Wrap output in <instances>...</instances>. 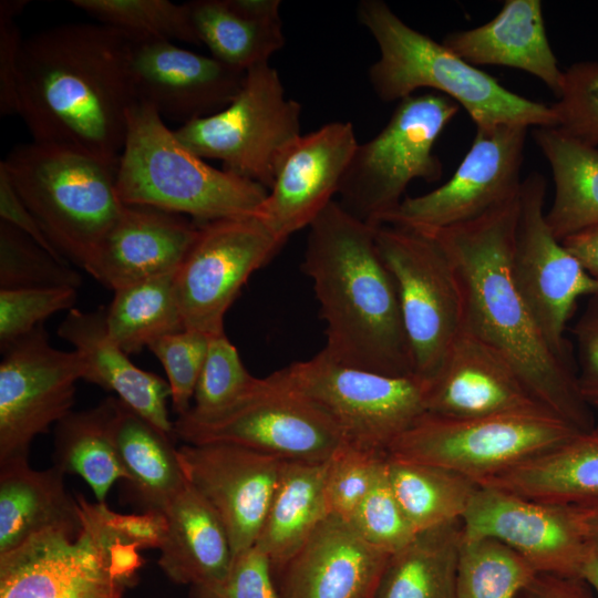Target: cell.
<instances>
[{
	"mask_svg": "<svg viewBox=\"0 0 598 598\" xmlns=\"http://www.w3.org/2000/svg\"><path fill=\"white\" fill-rule=\"evenodd\" d=\"M132 39L102 23H66L23 40L18 115L32 141L117 164L137 102Z\"/></svg>",
	"mask_w": 598,
	"mask_h": 598,
	"instance_id": "cell-1",
	"label": "cell"
},
{
	"mask_svg": "<svg viewBox=\"0 0 598 598\" xmlns=\"http://www.w3.org/2000/svg\"><path fill=\"white\" fill-rule=\"evenodd\" d=\"M518 196L473 220L422 231L439 241L455 269L462 329L504 354L548 411L586 432L596 421L580 395L576 373L550 350L515 282L512 251Z\"/></svg>",
	"mask_w": 598,
	"mask_h": 598,
	"instance_id": "cell-2",
	"label": "cell"
},
{
	"mask_svg": "<svg viewBox=\"0 0 598 598\" xmlns=\"http://www.w3.org/2000/svg\"><path fill=\"white\" fill-rule=\"evenodd\" d=\"M302 269L327 324L324 354L348 367L415 377L396 287L374 226L332 200L309 226Z\"/></svg>",
	"mask_w": 598,
	"mask_h": 598,
	"instance_id": "cell-3",
	"label": "cell"
},
{
	"mask_svg": "<svg viewBox=\"0 0 598 598\" xmlns=\"http://www.w3.org/2000/svg\"><path fill=\"white\" fill-rule=\"evenodd\" d=\"M357 17L379 47L380 56L368 76L381 101L400 102L420 89H431L462 106L476 128L556 127L550 106L507 90L443 43L411 28L384 1H360Z\"/></svg>",
	"mask_w": 598,
	"mask_h": 598,
	"instance_id": "cell-4",
	"label": "cell"
},
{
	"mask_svg": "<svg viewBox=\"0 0 598 598\" xmlns=\"http://www.w3.org/2000/svg\"><path fill=\"white\" fill-rule=\"evenodd\" d=\"M116 189L123 204L188 215L197 221L252 216L268 195L264 186L207 164L152 105L142 102L127 114Z\"/></svg>",
	"mask_w": 598,
	"mask_h": 598,
	"instance_id": "cell-5",
	"label": "cell"
},
{
	"mask_svg": "<svg viewBox=\"0 0 598 598\" xmlns=\"http://www.w3.org/2000/svg\"><path fill=\"white\" fill-rule=\"evenodd\" d=\"M117 164L32 141L0 166L56 251L84 269L124 205Z\"/></svg>",
	"mask_w": 598,
	"mask_h": 598,
	"instance_id": "cell-6",
	"label": "cell"
},
{
	"mask_svg": "<svg viewBox=\"0 0 598 598\" xmlns=\"http://www.w3.org/2000/svg\"><path fill=\"white\" fill-rule=\"evenodd\" d=\"M460 105L436 92L401 100L386 125L359 144L339 188L338 202L354 217L377 227L403 200L416 178L442 177L443 164L434 145Z\"/></svg>",
	"mask_w": 598,
	"mask_h": 598,
	"instance_id": "cell-7",
	"label": "cell"
},
{
	"mask_svg": "<svg viewBox=\"0 0 598 598\" xmlns=\"http://www.w3.org/2000/svg\"><path fill=\"white\" fill-rule=\"evenodd\" d=\"M185 444H231L280 461L322 463L346 442L331 417L288 384L278 371L225 410L198 415L190 410L173 422Z\"/></svg>",
	"mask_w": 598,
	"mask_h": 598,
	"instance_id": "cell-8",
	"label": "cell"
},
{
	"mask_svg": "<svg viewBox=\"0 0 598 598\" xmlns=\"http://www.w3.org/2000/svg\"><path fill=\"white\" fill-rule=\"evenodd\" d=\"M578 433L548 411L467 419L425 412L386 454L441 466L480 484Z\"/></svg>",
	"mask_w": 598,
	"mask_h": 598,
	"instance_id": "cell-9",
	"label": "cell"
},
{
	"mask_svg": "<svg viewBox=\"0 0 598 598\" xmlns=\"http://www.w3.org/2000/svg\"><path fill=\"white\" fill-rule=\"evenodd\" d=\"M301 105L286 97L269 62L246 71L243 86L221 111L174 130L202 158L218 159L223 169L270 189L277 168L300 133Z\"/></svg>",
	"mask_w": 598,
	"mask_h": 598,
	"instance_id": "cell-10",
	"label": "cell"
},
{
	"mask_svg": "<svg viewBox=\"0 0 598 598\" xmlns=\"http://www.w3.org/2000/svg\"><path fill=\"white\" fill-rule=\"evenodd\" d=\"M375 243L396 287L414 375L427 383L462 329L455 269L429 233L380 225Z\"/></svg>",
	"mask_w": 598,
	"mask_h": 598,
	"instance_id": "cell-11",
	"label": "cell"
},
{
	"mask_svg": "<svg viewBox=\"0 0 598 598\" xmlns=\"http://www.w3.org/2000/svg\"><path fill=\"white\" fill-rule=\"evenodd\" d=\"M278 373L331 417L346 442L364 448L386 453L426 412L425 381L348 367L322 351Z\"/></svg>",
	"mask_w": 598,
	"mask_h": 598,
	"instance_id": "cell-12",
	"label": "cell"
},
{
	"mask_svg": "<svg viewBox=\"0 0 598 598\" xmlns=\"http://www.w3.org/2000/svg\"><path fill=\"white\" fill-rule=\"evenodd\" d=\"M82 529L45 530L0 555V598H123L112 563L114 540L95 503L76 495Z\"/></svg>",
	"mask_w": 598,
	"mask_h": 598,
	"instance_id": "cell-13",
	"label": "cell"
},
{
	"mask_svg": "<svg viewBox=\"0 0 598 598\" xmlns=\"http://www.w3.org/2000/svg\"><path fill=\"white\" fill-rule=\"evenodd\" d=\"M546 179L528 174L518 196L512 267L522 297L550 350L570 364L567 323L581 297L598 293V279L558 240L544 210Z\"/></svg>",
	"mask_w": 598,
	"mask_h": 598,
	"instance_id": "cell-14",
	"label": "cell"
},
{
	"mask_svg": "<svg viewBox=\"0 0 598 598\" xmlns=\"http://www.w3.org/2000/svg\"><path fill=\"white\" fill-rule=\"evenodd\" d=\"M174 275L185 329L224 333V318L248 278L283 245L256 216L197 221Z\"/></svg>",
	"mask_w": 598,
	"mask_h": 598,
	"instance_id": "cell-15",
	"label": "cell"
},
{
	"mask_svg": "<svg viewBox=\"0 0 598 598\" xmlns=\"http://www.w3.org/2000/svg\"><path fill=\"white\" fill-rule=\"evenodd\" d=\"M0 362V463L28 457L33 440L72 411L83 362L76 351L54 348L43 326L2 352Z\"/></svg>",
	"mask_w": 598,
	"mask_h": 598,
	"instance_id": "cell-16",
	"label": "cell"
},
{
	"mask_svg": "<svg viewBox=\"0 0 598 598\" xmlns=\"http://www.w3.org/2000/svg\"><path fill=\"white\" fill-rule=\"evenodd\" d=\"M528 128L509 124L476 128L452 177L430 193L404 197L380 225L444 229L473 220L517 196Z\"/></svg>",
	"mask_w": 598,
	"mask_h": 598,
	"instance_id": "cell-17",
	"label": "cell"
},
{
	"mask_svg": "<svg viewBox=\"0 0 598 598\" xmlns=\"http://www.w3.org/2000/svg\"><path fill=\"white\" fill-rule=\"evenodd\" d=\"M462 524L465 539H495L538 574L579 578L582 534L575 506L542 503L480 485Z\"/></svg>",
	"mask_w": 598,
	"mask_h": 598,
	"instance_id": "cell-18",
	"label": "cell"
},
{
	"mask_svg": "<svg viewBox=\"0 0 598 598\" xmlns=\"http://www.w3.org/2000/svg\"><path fill=\"white\" fill-rule=\"evenodd\" d=\"M177 455L187 483L221 520L234 556L255 546L281 466L280 460L231 444H183Z\"/></svg>",
	"mask_w": 598,
	"mask_h": 598,
	"instance_id": "cell-19",
	"label": "cell"
},
{
	"mask_svg": "<svg viewBox=\"0 0 598 598\" xmlns=\"http://www.w3.org/2000/svg\"><path fill=\"white\" fill-rule=\"evenodd\" d=\"M131 75L137 102L184 125L225 109L240 91L246 71L172 41L132 39Z\"/></svg>",
	"mask_w": 598,
	"mask_h": 598,
	"instance_id": "cell-20",
	"label": "cell"
},
{
	"mask_svg": "<svg viewBox=\"0 0 598 598\" xmlns=\"http://www.w3.org/2000/svg\"><path fill=\"white\" fill-rule=\"evenodd\" d=\"M358 145L350 122H330L299 136L254 216L285 244L333 200Z\"/></svg>",
	"mask_w": 598,
	"mask_h": 598,
	"instance_id": "cell-21",
	"label": "cell"
},
{
	"mask_svg": "<svg viewBox=\"0 0 598 598\" xmlns=\"http://www.w3.org/2000/svg\"><path fill=\"white\" fill-rule=\"evenodd\" d=\"M425 408L457 419L548 411L504 354L463 329L427 382Z\"/></svg>",
	"mask_w": 598,
	"mask_h": 598,
	"instance_id": "cell-22",
	"label": "cell"
},
{
	"mask_svg": "<svg viewBox=\"0 0 598 598\" xmlns=\"http://www.w3.org/2000/svg\"><path fill=\"white\" fill-rule=\"evenodd\" d=\"M389 557L329 515L274 575L281 598H375Z\"/></svg>",
	"mask_w": 598,
	"mask_h": 598,
	"instance_id": "cell-23",
	"label": "cell"
},
{
	"mask_svg": "<svg viewBox=\"0 0 598 598\" xmlns=\"http://www.w3.org/2000/svg\"><path fill=\"white\" fill-rule=\"evenodd\" d=\"M197 229L184 215L124 204L84 270L113 291L175 274Z\"/></svg>",
	"mask_w": 598,
	"mask_h": 598,
	"instance_id": "cell-24",
	"label": "cell"
},
{
	"mask_svg": "<svg viewBox=\"0 0 598 598\" xmlns=\"http://www.w3.org/2000/svg\"><path fill=\"white\" fill-rule=\"evenodd\" d=\"M106 308L68 311L56 333L69 342L83 362L82 380L113 392L153 425L174 436L167 411L171 390L159 375L136 367L109 336Z\"/></svg>",
	"mask_w": 598,
	"mask_h": 598,
	"instance_id": "cell-25",
	"label": "cell"
},
{
	"mask_svg": "<svg viewBox=\"0 0 598 598\" xmlns=\"http://www.w3.org/2000/svg\"><path fill=\"white\" fill-rule=\"evenodd\" d=\"M442 43L472 65H501L539 79L557 99L564 71L549 44L540 0H506L486 23L448 32Z\"/></svg>",
	"mask_w": 598,
	"mask_h": 598,
	"instance_id": "cell-26",
	"label": "cell"
},
{
	"mask_svg": "<svg viewBox=\"0 0 598 598\" xmlns=\"http://www.w3.org/2000/svg\"><path fill=\"white\" fill-rule=\"evenodd\" d=\"M167 529L158 566L174 582L190 585L195 594L219 587L234 553L228 534L210 505L187 483L163 513Z\"/></svg>",
	"mask_w": 598,
	"mask_h": 598,
	"instance_id": "cell-27",
	"label": "cell"
},
{
	"mask_svg": "<svg viewBox=\"0 0 598 598\" xmlns=\"http://www.w3.org/2000/svg\"><path fill=\"white\" fill-rule=\"evenodd\" d=\"M64 475L55 465L34 470L28 457L0 463V555L45 530L80 534V505L68 493Z\"/></svg>",
	"mask_w": 598,
	"mask_h": 598,
	"instance_id": "cell-28",
	"label": "cell"
},
{
	"mask_svg": "<svg viewBox=\"0 0 598 598\" xmlns=\"http://www.w3.org/2000/svg\"><path fill=\"white\" fill-rule=\"evenodd\" d=\"M279 0L188 1L199 45L218 61L247 71L285 44Z\"/></svg>",
	"mask_w": 598,
	"mask_h": 598,
	"instance_id": "cell-29",
	"label": "cell"
},
{
	"mask_svg": "<svg viewBox=\"0 0 598 598\" xmlns=\"http://www.w3.org/2000/svg\"><path fill=\"white\" fill-rule=\"evenodd\" d=\"M478 485L555 505L598 502V423Z\"/></svg>",
	"mask_w": 598,
	"mask_h": 598,
	"instance_id": "cell-30",
	"label": "cell"
},
{
	"mask_svg": "<svg viewBox=\"0 0 598 598\" xmlns=\"http://www.w3.org/2000/svg\"><path fill=\"white\" fill-rule=\"evenodd\" d=\"M112 434L126 472L131 501L142 512L164 513L187 486L177 447L163 432L114 396Z\"/></svg>",
	"mask_w": 598,
	"mask_h": 598,
	"instance_id": "cell-31",
	"label": "cell"
},
{
	"mask_svg": "<svg viewBox=\"0 0 598 598\" xmlns=\"http://www.w3.org/2000/svg\"><path fill=\"white\" fill-rule=\"evenodd\" d=\"M555 185L547 224L558 240L598 225V147L553 126L533 130Z\"/></svg>",
	"mask_w": 598,
	"mask_h": 598,
	"instance_id": "cell-32",
	"label": "cell"
},
{
	"mask_svg": "<svg viewBox=\"0 0 598 598\" xmlns=\"http://www.w3.org/2000/svg\"><path fill=\"white\" fill-rule=\"evenodd\" d=\"M327 462H281L256 542L270 559L274 570L282 566L329 516L324 491Z\"/></svg>",
	"mask_w": 598,
	"mask_h": 598,
	"instance_id": "cell-33",
	"label": "cell"
},
{
	"mask_svg": "<svg viewBox=\"0 0 598 598\" xmlns=\"http://www.w3.org/2000/svg\"><path fill=\"white\" fill-rule=\"evenodd\" d=\"M462 520L417 533L390 555L375 598H456Z\"/></svg>",
	"mask_w": 598,
	"mask_h": 598,
	"instance_id": "cell-34",
	"label": "cell"
},
{
	"mask_svg": "<svg viewBox=\"0 0 598 598\" xmlns=\"http://www.w3.org/2000/svg\"><path fill=\"white\" fill-rule=\"evenodd\" d=\"M113 405L114 396H107L94 408L71 411L54 426L53 465L82 477L100 503L117 480L127 478L112 434Z\"/></svg>",
	"mask_w": 598,
	"mask_h": 598,
	"instance_id": "cell-35",
	"label": "cell"
},
{
	"mask_svg": "<svg viewBox=\"0 0 598 598\" xmlns=\"http://www.w3.org/2000/svg\"><path fill=\"white\" fill-rule=\"evenodd\" d=\"M390 484L416 533L462 520L480 485L454 471L388 456Z\"/></svg>",
	"mask_w": 598,
	"mask_h": 598,
	"instance_id": "cell-36",
	"label": "cell"
},
{
	"mask_svg": "<svg viewBox=\"0 0 598 598\" xmlns=\"http://www.w3.org/2000/svg\"><path fill=\"white\" fill-rule=\"evenodd\" d=\"M174 275L150 278L114 291L106 308V329L127 354L141 352L163 336L185 330Z\"/></svg>",
	"mask_w": 598,
	"mask_h": 598,
	"instance_id": "cell-37",
	"label": "cell"
},
{
	"mask_svg": "<svg viewBox=\"0 0 598 598\" xmlns=\"http://www.w3.org/2000/svg\"><path fill=\"white\" fill-rule=\"evenodd\" d=\"M537 574L522 556L495 539L463 537L456 598H516Z\"/></svg>",
	"mask_w": 598,
	"mask_h": 598,
	"instance_id": "cell-38",
	"label": "cell"
},
{
	"mask_svg": "<svg viewBox=\"0 0 598 598\" xmlns=\"http://www.w3.org/2000/svg\"><path fill=\"white\" fill-rule=\"evenodd\" d=\"M72 6L132 39L178 40L199 45L187 2L168 0H72Z\"/></svg>",
	"mask_w": 598,
	"mask_h": 598,
	"instance_id": "cell-39",
	"label": "cell"
},
{
	"mask_svg": "<svg viewBox=\"0 0 598 598\" xmlns=\"http://www.w3.org/2000/svg\"><path fill=\"white\" fill-rule=\"evenodd\" d=\"M81 275L14 226L0 220V290L79 288Z\"/></svg>",
	"mask_w": 598,
	"mask_h": 598,
	"instance_id": "cell-40",
	"label": "cell"
},
{
	"mask_svg": "<svg viewBox=\"0 0 598 598\" xmlns=\"http://www.w3.org/2000/svg\"><path fill=\"white\" fill-rule=\"evenodd\" d=\"M258 379L248 372L225 332L210 336L190 411L209 415L225 410L249 393Z\"/></svg>",
	"mask_w": 598,
	"mask_h": 598,
	"instance_id": "cell-41",
	"label": "cell"
},
{
	"mask_svg": "<svg viewBox=\"0 0 598 598\" xmlns=\"http://www.w3.org/2000/svg\"><path fill=\"white\" fill-rule=\"evenodd\" d=\"M386 461L388 456L348 523L367 543L390 556L406 546L417 533L394 495Z\"/></svg>",
	"mask_w": 598,
	"mask_h": 598,
	"instance_id": "cell-42",
	"label": "cell"
},
{
	"mask_svg": "<svg viewBox=\"0 0 598 598\" xmlns=\"http://www.w3.org/2000/svg\"><path fill=\"white\" fill-rule=\"evenodd\" d=\"M388 454L344 442L327 462L329 515L349 522L372 487Z\"/></svg>",
	"mask_w": 598,
	"mask_h": 598,
	"instance_id": "cell-43",
	"label": "cell"
},
{
	"mask_svg": "<svg viewBox=\"0 0 598 598\" xmlns=\"http://www.w3.org/2000/svg\"><path fill=\"white\" fill-rule=\"evenodd\" d=\"M556 127L591 146L598 145V61H582L564 71L563 90L553 105Z\"/></svg>",
	"mask_w": 598,
	"mask_h": 598,
	"instance_id": "cell-44",
	"label": "cell"
},
{
	"mask_svg": "<svg viewBox=\"0 0 598 598\" xmlns=\"http://www.w3.org/2000/svg\"><path fill=\"white\" fill-rule=\"evenodd\" d=\"M208 336L185 329L152 341L147 349L163 365L171 390L173 408L178 415L193 406L195 389L205 362Z\"/></svg>",
	"mask_w": 598,
	"mask_h": 598,
	"instance_id": "cell-45",
	"label": "cell"
},
{
	"mask_svg": "<svg viewBox=\"0 0 598 598\" xmlns=\"http://www.w3.org/2000/svg\"><path fill=\"white\" fill-rule=\"evenodd\" d=\"M78 289L70 287L0 290V350L33 331L52 315L71 310Z\"/></svg>",
	"mask_w": 598,
	"mask_h": 598,
	"instance_id": "cell-46",
	"label": "cell"
},
{
	"mask_svg": "<svg viewBox=\"0 0 598 598\" xmlns=\"http://www.w3.org/2000/svg\"><path fill=\"white\" fill-rule=\"evenodd\" d=\"M196 598H281L270 559L256 545L235 555L226 579Z\"/></svg>",
	"mask_w": 598,
	"mask_h": 598,
	"instance_id": "cell-47",
	"label": "cell"
},
{
	"mask_svg": "<svg viewBox=\"0 0 598 598\" xmlns=\"http://www.w3.org/2000/svg\"><path fill=\"white\" fill-rule=\"evenodd\" d=\"M27 0L0 1V114H18V78L23 40L17 19Z\"/></svg>",
	"mask_w": 598,
	"mask_h": 598,
	"instance_id": "cell-48",
	"label": "cell"
},
{
	"mask_svg": "<svg viewBox=\"0 0 598 598\" xmlns=\"http://www.w3.org/2000/svg\"><path fill=\"white\" fill-rule=\"evenodd\" d=\"M577 353L576 380L582 400L598 412V293L587 303L573 327Z\"/></svg>",
	"mask_w": 598,
	"mask_h": 598,
	"instance_id": "cell-49",
	"label": "cell"
},
{
	"mask_svg": "<svg viewBox=\"0 0 598 598\" xmlns=\"http://www.w3.org/2000/svg\"><path fill=\"white\" fill-rule=\"evenodd\" d=\"M0 220L30 236L60 261L70 264L47 238L31 212L14 190L2 166H0Z\"/></svg>",
	"mask_w": 598,
	"mask_h": 598,
	"instance_id": "cell-50",
	"label": "cell"
},
{
	"mask_svg": "<svg viewBox=\"0 0 598 598\" xmlns=\"http://www.w3.org/2000/svg\"><path fill=\"white\" fill-rule=\"evenodd\" d=\"M582 534L581 579L598 598V502L575 506Z\"/></svg>",
	"mask_w": 598,
	"mask_h": 598,
	"instance_id": "cell-51",
	"label": "cell"
},
{
	"mask_svg": "<svg viewBox=\"0 0 598 598\" xmlns=\"http://www.w3.org/2000/svg\"><path fill=\"white\" fill-rule=\"evenodd\" d=\"M516 598H597L579 578L537 574Z\"/></svg>",
	"mask_w": 598,
	"mask_h": 598,
	"instance_id": "cell-52",
	"label": "cell"
},
{
	"mask_svg": "<svg viewBox=\"0 0 598 598\" xmlns=\"http://www.w3.org/2000/svg\"><path fill=\"white\" fill-rule=\"evenodd\" d=\"M561 243L598 279V225L574 234Z\"/></svg>",
	"mask_w": 598,
	"mask_h": 598,
	"instance_id": "cell-53",
	"label": "cell"
}]
</instances>
